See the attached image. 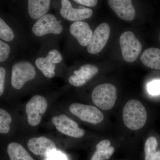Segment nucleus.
I'll return each mask as SVG.
<instances>
[{"label": "nucleus", "instance_id": "1", "mask_svg": "<svg viewBox=\"0 0 160 160\" xmlns=\"http://www.w3.org/2000/svg\"><path fill=\"white\" fill-rule=\"evenodd\" d=\"M59 42L49 41L42 43L31 58L36 67L46 78L52 79L57 76L66 74L68 67Z\"/></svg>", "mask_w": 160, "mask_h": 160}, {"label": "nucleus", "instance_id": "2", "mask_svg": "<svg viewBox=\"0 0 160 160\" xmlns=\"http://www.w3.org/2000/svg\"><path fill=\"white\" fill-rule=\"evenodd\" d=\"M68 26L65 21L56 13H48L38 20L29 28L32 42L42 43L49 41L59 42L65 37Z\"/></svg>", "mask_w": 160, "mask_h": 160}, {"label": "nucleus", "instance_id": "3", "mask_svg": "<svg viewBox=\"0 0 160 160\" xmlns=\"http://www.w3.org/2000/svg\"><path fill=\"white\" fill-rule=\"evenodd\" d=\"M0 39L17 46L22 51L30 49L32 41L29 33L11 13L1 11Z\"/></svg>", "mask_w": 160, "mask_h": 160}, {"label": "nucleus", "instance_id": "4", "mask_svg": "<svg viewBox=\"0 0 160 160\" xmlns=\"http://www.w3.org/2000/svg\"><path fill=\"white\" fill-rule=\"evenodd\" d=\"M50 0H27L12 1L10 6L12 16L29 28L43 16L49 13L52 7Z\"/></svg>", "mask_w": 160, "mask_h": 160}, {"label": "nucleus", "instance_id": "5", "mask_svg": "<svg viewBox=\"0 0 160 160\" xmlns=\"http://www.w3.org/2000/svg\"><path fill=\"white\" fill-rule=\"evenodd\" d=\"M10 72L12 88L17 91L22 90L28 83L43 76L31 58L16 59L11 63Z\"/></svg>", "mask_w": 160, "mask_h": 160}, {"label": "nucleus", "instance_id": "6", "mask_svg": "<svg viewBox=\"0 0 160 160\" xmlns=\"http://www.w3.org/2000/svg\"><path fill=\"white\" fill-rule=\"evenodd\" d=\"M93 31L89 24L85 22H72L68 26L65 36L64 55L70 58L76 45L87 47L92 38Z\"/></svg>", "mask_w": 160, "mask_h": 160}, {"label": "nucleus", "instance_id": "7", "mask_svg": "<svg viewBox=\"0 0 160 160\" xmlns=\"http://www.w3.org/2000/svg\"><path fill=\"white\" fill-rule=\"evenodd\" d=\"M52 7L56 10V14L65 21L69 22H83L90 18L93 14V10L90 8L82 6L75 8L71 1L62 0L52 1Z\"/></svg>", "mask_w": 160, "mask_h": 160}, {"label": "nucleus", "instance_id": "8", "mask_svg": "<svg viewBox=\"0 0 160 160\" xmlns=\"http://www.w3.org/2000/svg\"><path fill=\"white\" fill-rule=\"evenodd\" d=\"M123 119L126 127L132 130H138L145 126L147 112L142 104L136 100H130L123 110Z\"/></svg>", "mask_w": 160, "mask_h": 160}, {"label": "nucleus", "instance_id": "9", "mask_svg": "<svg viewBox=\"0 0 160 160\" xmlns=\"http://www.w3.org/2000/svg\"><path fill=\"white\" fill-rule=\"evenodd\" d=\"M98 66L91 63H86L80 66H69L66 75L68 83L76 87L84 86L96 76L99 72Z\"/></svg>", "mask_w": 160, "mask_h": 160}, {"label": "nucleus", "instance_id": "10", "mask_svg": "<svg viewBox=\"0 0 160 160\" xmlns=\"http://www.w3.org/2000/svg\"><path fill=\"white\" fill-rule=\"evenodd\" d=\"M91 98L93 103L100 109L109 110L113 108L116 101V88L109 83L100 84L93 89Z\"/></svg>", "mask_w": 160, "mask_h": 160}, {"label": "nucleus", "instance_id": "11", "mask_svg": "<svg viewBox=\"0 0 160 160\" xmlns=\"http://www.w3.org/2000/svg\"><path fill=\"white\" fill-rule=\"evenodd\" d=\"M120 45L123 59L127 62L135 61L142 51V44L131 31L125 32L121 35Z\"/></svg>", "mask_w": 160, "mask_h": 160}, {"label": "nucleus", "instance_id": "12", "mask_svg": "<svg viewBox=\"0 0 160 160\" xmlns=\"http://www.w3.org/2000/svg\"><path fill=\"white\" fill-rule=\"evenodd\" d=\"M47 107L48 101L41 95H35L28 101L26 104V111L27 121L30 126H35L39 124Z\"/></svg>", "mask_w": 160, "mask_h": 160}, {"label": "nucleus", "instance_id": "13", "mask_svg": "<svg viewBox=\"0 0 160 160\" xmlns=\"http://www.w3.org/2000/svg\"><path fill=\"white\" fill-rule=\"evenodd\" d=\"M69 109L72 113L84 122L97 125L104 119L102 112L95 106L74 103Z\"/></svg>", "mask_w": 160, "mask_h": 160}, {"label": "nucleus", "instance_id": "14", "mask_svg": "<svg viewBox=\"0 0 160 160\" xmlns=\"http://www.w3.org/2000/svg\"><path fill=\"white\" fill-rule=\"evenodd\" d=\"M110 32V27L107 23L98 25L93 31L91 42L86 48L87 52L93 55L101 52L108 42Z\"/></svg>", "mask_w": 160, "mask_h": 160}, {"label": "nucleus", "instance_id": "15", "mask_svg": "<svg viewBox=\"0 0 160 160\" xmlns=\"http://www.w3.org/2000/svg\"><path fill=\"white\" fill-rule=\"evenodd\" d=\"M52 122L58 131L71 137L79 138L85 134L84 129L80 128L77 123L66 115L54 117Z\"/></svg>", "mask_w": 160, "mask_h": 160}, {"label": "nucleus", "instance_id": "16", "mask_svg": "<svg viewBox=\"0 0 160 160\" xmlns=\"http://www.w3.org/2000/svg\"><path fill=\"white\" fill-rule=\"evenodd\" d=\"M27 145L29 150L36 155L48 157L57 151L54 142L45 137L31 138L28 141Z\"/></svg>", "mask_w": 160, "mask_h": 160}, {"label": "nucleus", "instance_id": "17", "mask_svg": "<svg viewBox=\"0 0 160 160\" xmlns=\"http://www.w3.org/2000/svg\"><path fill=\"white\" fill-rule=\"evenodd\" d=\"M108 3L120 18L126 21L134 20L136 11L131 0H109Z\"/></svg>", "mask_w": 160, "mask_h": 160}, {"label": "nucleus", "instance_id": "18", "mask_svg": "<svg viewBox=\"0 0 160 160\" xmlns=\"http://www.w3.org/2000/svg\"><path fill=\"white\" fill-rule=\"evenodd\" d=\"M21 51L17 46L0 39V65L13 62Z\"/></svg>", "mask_w": 160, "mask_h": 160}, {"label": "nucleus", "instance_id": "19", "mask_svg": "<svg viewBox=\"0 0 160 160\" xmlns=\"http://www.w3.org/2000/svg\"><path fill=\"white\" fill-rule=\"evenodd\" d=\"M141 60L147 67L160 70V49L156 48L146 49L141 55Z\"/></svg>", "mask_w": 160, "mask_h": 160}, {"label": "nucleus", "instance_id": "20", "mask_svg": "<svg viewBox=\"0 0 160 160\" xmlns=\"http://www.w3.org/2000/svg\"><path fill=\"white\" fill-rule=\"evenodd\" d=\"M110 141L104 140L97 145L96 150L92 155L90 160H106L110 158L114 153L115 149L110 146Z\"/></svg>", "mask_w": 160, "mask_h": 160}, {"label": "nucleus", "instance_id": "21", "mask_svg": "<svg viewBox=\"0 0 160 160\" xmlns=\"http://www.w3.org/2000/svg\"><path fill=\"white\" fill-rule=\"evenodd\" d=\"M7 152L10 160H34L21 144L12 142L8 145Z\"/></svg>", "mask_w": 160, "mask_h": 160}, {"label": "nucleus", "instance_id": "22", "mask_svg": "<svg viewBox=\"0 0 160 160\" xmlns=\"http://www.w3.org/2000/svg\"><path fill=\"white\" fill-rule=\"evenodd\" d=\"M158 142L154 137L146 140L145 145V160H160V151H156Z\"/></svg>", "mask_w": 160, "mask_h": 160}, {"label": "nucleus", "instance_id": "23", "mask_svg": "<svg viewBox=\"0 0 160 160\" xmlns=\"http://www.w3.org/2000/svg\"><path fill=\"white\" fill-rule=\"evenodd\" d=\"M0 65V96L4 94L6 89V78L11 74V63Z\"/></svg>", "mask_w": 160, "mask_h": 160}, {"label": "nucleus", "instance_id": "24", "mask_svg": "<svg viewBox=\"0 0 160 160\" xmlns=\"http://www.w3.org/2000/svg\"><path fill=\"white\" fill-rule=\"evenodd\" d=\"M12 118L9 113L4 109H0V132L6 134L10 130Z\"/></svg>", "mask_w": 160, "mask_h": 160}, {"label": "nucleus", "instance_id": "25", "mask_svg": "<svg viewBox=\"0 0 160 160\" xmlns=\"http://www.w3.org/2000/svg\"><path fill=\"white\" fill-rule=\"evenodd\" d=\"M148 92L152 95L160 94V80H154L150 82L147 86Z\"/></svg>", "mask_w": 160, "mask_h": 160}, {"label": "nucleus", "instance_id": "26", "mask_svg": "<svg viewBox=\"0 0 160 160\" xmlns=\"http://www.w3.org/2000/svg\"><path fill=\"white\" fill-rule=\"evenodd\" d=\"M72 2L83 7L87 6L88 7H94L97 6L98 3L97 0H73Z\"/></svg>", "mask_w": 160, "mask_h": 160}, {"label": "nucleus", "instance_id": "27", "mask_svg": "<svg viewBox=\"0 0 160 160\" xmlns=\"http://www.w3.org/2000/svg\"><path fill=\"white\" fill-rule=\"evenodd\" d=\"M47 158V160H66V157L64 154L57 151L52 153Z\"/></svg>", "mask_w": 160, "mask_h": 160}, {"label": "nucleus", "instance_id": "28", "mask_svg": "<svg viewBox=\"0 0 160 160\" xmlns=\"http://www.w3.org/2000/svg\"></svg>", "mask_w": 160, "mask_h": 160}]
</instances>
